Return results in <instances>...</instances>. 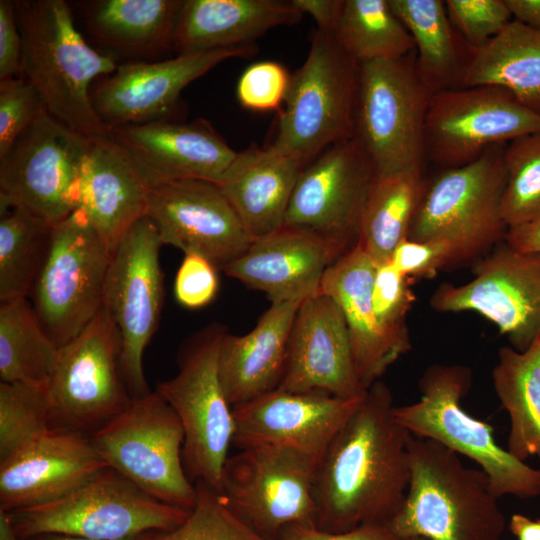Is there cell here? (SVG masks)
<instances>
[{
    "instance_id": "obj_1",
    "label": "cell",
    "mask_w": 540,
    "mask_h": 540,
    "mask_svg": "<svg viewBox=\"0 0 540 540\" xmlns=\"http://www.w3.org/2000/svg\"><path fill=\"white\" fill-rule=\"evenodd\" d=\"M394 407L391 390L376 381L319 461L314 498L320 529L388 525L400 511L410 483L412 434L396 421Z\"/></svg>"
},
{
    "instance_id": "obj_2",
    "label": "cell",
    "mask_w": 540,
    "mask_h": 540,
    "mask_svg": "<svg viewBox=\"0 0 540 540\" xmlns=\"http://www.w3.org/2000/svg\"><path fill=\"white\" fill-rule=\"evenodd\" d=\"M22 38V73L39 92L48 113L90 138H111L93 108L90 84L113 73L112 57L91 48L64 0H16Z\"/></svg>"
},
{
    "instance_id": "obj_3",
    "label": "cell",
    "mask_w": 540,
    "mask_h": 540,
    "mask_svg": "<svg viewBox=\"0 0 540 540\" xmlns=\"http://www.w3.org/2000/svg\"><path fill=\"white\" fill-rule=\"evenodd\" d=\"M410 483L388 524L400 540H500L506 520L483 470L431 439L411 435Z\"/></svg>"
},
{
    "instance_id": "obj_4",
    "label": "cell",
    "mask_w": 540,
    "mask_h": 540,
    "mask_svg": "<svg viewBox=\"0 0 540 540\" xmlns=\"http://www.w3.org/2000/svg\"><path fill=\"white\" fill-rule=\"evenodd\" d=\"M471 384L472 371L467 366L431 365L419 380L420 399L395 406L394 417L412 435L431 439L478 464L498 498L539 496L540 469L532 468L499 446L493 428L462 407L461 400Z\"/></svg>"
},
{
    "instance_id": "obj_5",
    "label": "cell",
    "mask_w": 540,
    "mask_h": 540,
    "mask_svg": "<svg viewBox=\"0 0 540 540\" xmlns=\"http://www.w3.org/2000/svg\"><path fill=\"white\" fill-rule=\"evenodd\" d=\"M358 83L359 64L333 33L317 29L305 62L291 76L269 146L306 166L327 148L352 139Z\"/></svg>"
},
{
    "instance_id": "obj_6",
    "label": "cell",
    "mask_w": 540,
    "mask_h": 540,
    "mask_svg": "<svg viewBox=\"0 0 540 540\" xmlns=\"http://www.w3.org/2000/svg\"><path fill=\"white\" fill-rule=\"evenodd\" d=\"M191 510L162 503L106 467L69 494L9 512L21 540L54 532L91 540H126L179 527Z\"/></svg>"
},
{
    "instance_id": "obj_7",
    "label": "cell",
    "mask_w": 540,
    "mask_h": 540,
    "mask_svg": "<svg viewBox=\"0 0 540 540\" xmlns=\"http://www.w3.org/2000/svg\"><path fill=\"white\" fill-rule=\"evenodd\" d=\"M505 146H491L475 161L444 169L427 182L408 239L447 240L457 263L478 260L504 242Z\"/></svg>"
},
{
    "instance_id": "obj_8",
    "label": "cell",
    "mask_w": 540,
    "mask_h": 540,
    "mask_svg": "<svg viewBox=\"0 0 540 540\" xmlns=\"http://www.w3.org/2000/svg\"><path fill=\"white\" fill-rule=\"evenodd\" d=\"M184 429L172 407L155 390L129 405L90 436L105 462L154 499L192 510L195 484L182 460Z\"/></svg>"
},
{
    "instance_id": "obj_9",
    "label": "cell",
    "mask_w": 540,
    "mask_h": 540,
    "mask_svg": "<svg viewBox=\"0 0 540 540\" xmlns=\"http://www.w3.org/2000/svg\"><path fill=\"white\" fill-rule=\"evenodd\" d=\"M415 51L359 64L355 135L376 174L423 170L432 92L419 77Z\"/></svg>"
},
{
    "instance_id": "obj_10",
    "label": "cell",
    "mask_w": 540,
    "mask_h": 540,
    "mask_svg": "<svg viewBox=\"0 0 540 540\" xmlns=\"http://www.w3.org/2000/svg\"><path fill=\"white\" fill-rule=\"evenodd\" d=\"M111 255L81 207L53 225L29 296L42 328L58 348L74 339L102 308Z\"/></svg>"
},
{
    "instance_id": "obj_11",
    "label": "cell",
    "mask_w": 540,
    "mask_h": 540,
    "mask_svg": "<svg viewBox=\"0 0 540 540\" xmlns=\"http://www.w3.org/2000/svg\"><path fill=\"white\" fill-rule=\"evenodd\" d=\"M224 333L214 326L197 334L181 351L178 373L156 387L182 423V460L188 478L193 484L202 481L218 492L234 436L233 409L218 370Z\"/></svg>"
},
{
    "instance_id": "obj_12",
    "label": "cell",
    "mask_w": 540,
    "mask_h": 540,
    "mask_svg": "<svg viewBox=\"0 0 540 540\" xmlns=\"http://www.w3.org/2000/svg\"><path fill=\"white\" fill-rule=\"evenodd\" d=\"M119 331L102 306L59 348L48 385L51 430L91 436L131 402L120 369Z\"/></svg>"
},
{
    "instance_id": "obj_13",
    "label": "cell",
    "mask_w": 540,
    "mask_h": 540,
    "mask_svg": "<svg viewBox=\"0 0 540 540\" xmlns=\"http://www.w3.org/2000/svg\"><path fill=\"white\" fill-rule=\"evenodd\" d=\"M317 465L313 458L288 447L249 446L227 458L220 493L246 525L278 540L287 526L316 524Z\"/></svg>"
},
{
    "instance_id": "obj_14",
    "label": "cell",
    "mask_w": 540,
    "mask_h": 540,
    "mask_svg": "<svg viewBox=\"0 0 540 540\" xmlns=\"http://www.w3.org/2000/svg\"><path fill=\"white\" fill-rule=\"evenodd\" d=\"M161 245L152 221L142 217L112 252L105 279L103 307L119 331L120 369L132 398L151 392L143 354L157 329L163 305Z\"/></svg>"
},
{
    "instance_id": "obj_15",
    "label": "cell",
    "mask_w": 540,
    "mask_h": 540,
    "mask_svg": "<svg viewBox=\"0 0 540 540\" xmlns=\"http://www.w3.org/2000/svg\"><path fill=\"white\" fill-rule=\"evenodd\" d=\"M91 142L44 111L0 159V197L52 225L62 221L80 206Z\"/></svg>"
},
{
    "instance_id": "obj_16",
    "label": "cell",
    "mask_w": 540,
    "mask_h": 540,
    "mask_svg": "<svg viewBox=\"0 0 540 540\" xmlns=\"http://www.w3.org/2000/svg\"><path fill=\"white\" fill-rule=\"evenodd\" d=\"M540 133V114L493 85L433 93L425 125L426 157L443 169L478 159L489 147Z\"/></svg>"
},
{
    "instance_id": "obj_17",
    "label": "cell",
    "mask_w": 540,
    "mask_h": 540,
    "mask_svg": "<svg viewBox=\"0 0 540 540\" xmlns=\"http://www.w3.org/2000/svg\"><path fill=\"white\" fill-rule=\"evenodd\" d=\"M473 274L464 284L442 283L430 297L432 309L478 313L514 349L526 350L540 335V255L502 242L476 260Z\"/></svg>"
},
{
    "instance_id": "obj_18",
    "label": "cell",
    "mask_w": 540,
    "mask_h": 540,
    "mask_svg": "<svg viewBox=\"0 0 540 540\" xmlns=\"http://www.w3.org/2000/svg\"><path fill=\"white\" fill-rule=\"evenodd\" d=\"M375 174L372 160L355 137L327 148L301 170L283 227L320 236L347 253L358 243Z\"/></svg>"
},
{
    "instance_id": "obj_19",
    "label": "cell",
    "mask_w": 540,
    "mask_h": 540,
    "mask_svg": "<svg viewBox=\"0 0 540 540\" xmlns=\"http://www.w3.org/2000/svg\"><path fill=\"white\" fill-rule=\"evenodd\" d=\"M146 217L162 245L202 256L222 269L239 258L253 239L218 185L200 180L164 183L151 189Z\"/></svg>"
},
{
    "instance_id": "obj_20",
    "label": "cell",
    "mask_w": 540,
    "mask_h": 540,
    "mask_svg": "<svg viewBox=\"0 0 540 540\" xmlns=\"http://www.w3.org/2000/svg\"><path fill=\"white\" fill-rule=\"evenodd\" d=\"M253 45L177 55L163 61L129 62L91 90L94 110L110 129L173 120L182 90L219 63L255 54Z\"/></svg>"
},
{
    "instance_id": "obj_21",
    "label": "cell",
    "mask_w": 540,
    "mask_h": 540,
    "mask_svg": "<svg viewBox=\"0 0 540 540\" xmlns=\"http://www.w3.org/2000/svg\"><path fill=\"white\" fill-rule=\"evenodd\" d=\"M362 399L273 390L233 408L232 444L238 449L254 445L288 447L319 463Z\"/></svg>"
},
{
    "instance_id": "obj_22",
    "label": "cell",
    "mask_w": 540,
    "mask_h": 540,
    "mask_svg": "<svg viewBox=\"0 0 540 540\" xmlns=\"http://www.w3.org/2000/svg\"><path fill=\"white\" fill-rule=\"evenodd\" d=\"M277 389L325 392L346 399L365 396L367 390L356 372L346 321L339 305L327 294L319 292L301 303Z\"/></svg>"
},
{
    "instance_id": "obj_23",
    "label": "cell",
    "mask_w": 540,
    "mask_h": 540,
    "mask_svg": "<svg viewBox=\"0 0 540 540\" xmlns=\"http://www.w3.org/2000/svg\"><path fill=\"white\" fill-rule=\"evenodd\" d=\"M153 188L181 180L218 185L236 153L204 120H160L111 128Z\"/></svg>"
},
{
    "instance_id": "obj_24",
    "label": "cell",
    "mask_w": 540,
    "mask_h": 540,
    "mask_svg": "<svg viewBox=\"0 0 540 540\" xmlns=\"http://www.w3.org/2000/svg\"><path fill=\"white\" fill-rule=\"evenodd\" d=\"M106 467L89 436L51 430L0 463V509L13 512L55 501Z\"/></svg>"
},
{
    "instance_id": "obj_25",
    "label": "cell",
    "mask_w": 540,
    "mask_h": 540,
    "mask_svg": "<svg viewBox=\"0 0 540 540\" xmlns=\"http://www.w3.org/2000/svg\"><path fill=\"white\" fill-rule=\"evenodd\" d=\"M344 254L320 236L283 227L254 239L223 271L263 291L271 303L303 301L321 292L325 271Z\"/></svg>"
},
{
    "instance_id": "obj_26",
    "label": "cell",
    "mask_w": 540,
    "mask_h": 540,
    "mask_svg": "<svg viewBox=\"0 0 540 540\" xmlns=\"http://www.w3.org/2000/svg\"><path fill=\"white\" fill-rule=\"evenodd\" d=\"M302 302L271 303L247 334L224 333L218 370L225 397L232 409L279 387L285 371L292 326Z\"/></svg>"
},
{
    "instance_id": "obj_27",
    "label": "cell",
    "mask_w": 540,
    "mask_h": 540,
    "mask_svg": "<svg viewBox=\"0 0 540 540\" xmlns=\"http://www.w3.org/2000/svg\"><path fill=\"white\" fill-rule=\"evenodd\" d=\"M151 189L124 148L111 138L92 139L82 172L79 207L111 252L145 216Z\"/></svg>"
},
{
    "instance_id": "obj_28",
    "label": "cell",
    "mask_w": 540,
    "mask_h": 540,
    "mask_svg": "<svg viewBox=\"0 0 540 540\" xmlns=\"http://www.w3.org/2000/svg\"><path fill=\"white\" fill-rule=\"evenodd\" d=\"M376 265L357 244L325 271L321 292L333 298L346 321L353 360L368 390L402 356L380 327L372 305Z\"/></svg>"
},
{
    "instance_id": "obj_29",
    "label": "cell",
    "mask_w": 540,
    "mask_h": 540,
    "mask_svg": "<svg viewBox=\"0 0 540 540\" xmlns=\"http://www.w3.org/2000/svg\"><path fill=\"white\" fill-rule=\"evenodd\" d=\"M303 14L292 1L184 0L173 34L177 55L249 46L272 28Z\"/></svg>"
},
{
    "instance_id": "obj_30",
    "label": "cell",
    "mask_w": 540,
    "mask_h": 540,
    "mask_svg": "<svg viewBox=\"0 0 540 540\" xmlns=\"http://www.w3.org/2000/svg\"><path fill=\"white\" fill-rule=\"evenodd\" d=\"M303 167L270 146L236 153L218 187L253 240L283 228Z\"/></svg>"
},
{
    "instance_id": "obj_31",
    "label": "cell",
    "mask_w": 540,
    "mask_h": 540,
    "mask_svg": "<svg viewBox=\"0 0 540 540\" xmlns=\"http://www.w3.org/2000/svg\"><path fill=\"white\" fill-rule=\"evenodd\" d=\"M182 0L81 2L88 32L102 45L128 56L152 58L172 48Z\"/></svg>"
},
{
    "instance_id": "obj_32",
    "label": "cell",
    "mask_w": 540,
    "mask_h": 540,
    "mask_svg": "<svg viewBox=\"0 0 540 540\" xmlns=\"http://www.w3.org/2000/svg\"><path fill=\"white\" fill-rule=\"evenodd\" d=\"M500 86L540 114V31L512 20L497 36L471 47L461 87Z\"/></svg>"
},
{
    "instance_id": "obj_33",
    "label": "cell",
    "mask_w": 540,
    "mask_h": 540,
    "mask_svg": "<svg viewBox=\"0 0 540 540\" xmlns=\"http://www.w3.org/2000/svg\"><path fill=\"white\" fill-rule=\"evenodd\" d=\"M415 44L416 70L432 92L461 87L470 48L452 26L442 0H388Z\"/></svg>"
},
{
    "instance_id": "obj_34",
    "label": "cell",
    "mask_w": 540,
    "mask_h": 540,
    "mask_svg": "<svg viewBox=\"0 0 540 540\" xmlns=\"http://www.w3.org/2000/svg\"><path fill=\"white\" fill-rule=\"evenodd\" d=\"M492 383L510 420L508 452L523 462L535 456L540 463V335L524 351L501 347Z\"/></svg>"
},
{
    "instance_id": "obj_35",
    "label": "cell",
    "mask_w": 540,
    "mask_h": 540,
    "mask_svg": "<svg viewBox=\"0 0 540 540\" xmlns=\"http://www.w3.org/2000/svg\"><path fill=\"white\" fill-rule=\"evenodd\" d=\"M427 181L423 170L375 174L358 231V245L375 265L390 262L395 248L409 238Z\"/></svg>"
},
{
    "instance_id": "obj_36",
    "label": "cell",
    "mask_w": 540,
    "mask_h": 540,
    "mask_svg": "<svg viewBox=\"0 0 540 540\" xmlns=\"http://www.w3.org/2000/svg\"><path fill=\"white\" fill-rule=\"evenodd\" d=\"M59 348L42 328L28 298L1 303V382L48 388Z\"/></svg>"
},
{
    "instance_id": "obj_37",
    "label": "cell",
    "mask_w": 540,
    "mask_h": 540,
    "mask_svg": "<svg viewBox=\"0 0 540 540\" xmlns=\"http://www.w3.org/2000/svg\"><path fill=\"white\" fill-rule=\"evenodd\" d=\"M53 225L0 197V301L28 298L46 258Z\"/></svg>"
},
{
    "instance_id": "obj_38",
    "label": "cell",
    "mask_w": 540,
    "mask_h": 540,
    "mask_svg": "<svg viewBox=\"0 0 540 540\" xmlns=\"http://www.w3.org/2000/svg\"><path fill=\"white\" fill-rule=\"evenodd\" d=\"M333 35L358 64L398 59L415 51L411 35L388 0H343Z\"/></svg>"
},
{
    "instance_id": "obj_39",
    "label": "cell",
    "mask_w": 540,
    "mask_h": 540,
    "mask_svg": "<svg viewBox=\"0 0 540 540\" xmlns=\"http://www.w3.org/2000/svg\"><path fill=\"white\" fill-rule=\"evenodd\" d=\"M50 431L48 388L0 383V463Z\"/></svg>"
},
{
    "instance_id": "obj_40",
    "label": "cell",
    "mask_w": 540,
    "mask_h": 540,
    "mask_svg": "<svg viewBox=\"0 0 540 540\" xmlns=\"http://www.w3.org/2000/svg\"><path fill=\"white\" fill-rule=\"evenodd\" d=\"M506 185L501 216L508 228L540 217V133L516 138L504 149Z\"/></svg>"
},
{
    "instance_id": "obj_41",
    "label": "cell",
    "mask_w": 540,
    "mask_h": 540,
    "mask_svg": "<svg viewBox=\"0 0 540 540\" xmlns=\"http://www.w3.org/2000/svg\"><path fill=\"white\" fill-rule=\"evenodd\" d=\"M197 501L176 529L157 532L151 540H277L265 537L240 520L222 494L202 481L195 483Z\"/></svg>"
},
{
    "instance_id": "obj_42",
    "label": "cell",
    "mask_w": 540,
    "mask_h": 540,
    "mask_svg": "<svg viewBox=\"0 0 540 540\" xmlns=\"http://www.w3.org/2000/svg\"><path fill=\"white\" fill-rule=\"evenodd\" d=\"M410 280L387 262L376 266L372 286V305L376 319L402 355L411 348L406 319L415 295Z\"/></svg>"
},
{
    "instance_id": "obj_43",
    "label": "cell",
    "mask_w": 540,
    "mask_h": 540,
    "mask_svg": "<svg viewBox=\"0 0 540 540\" xmlns=\"http://www.w3.org/2000/svg\"><path fill=\"white\" fill-rule=\"evenodd\" d=\"M46 110L41 95L23 75L0 80V159Z\"/></svg>"
},
{
    "instance_id": "obj_44",
    "label": "cell",
    "mask_w": 540,
    "mask_h": 540,
    "mask_svg": "<svg viewBox=\"0 0 540 540\" xmlns=\"http://www.w3.org/2000/svg\"><path fill=\"white\" fill-rule=\"evenodd\" d=\"M445 7L454 29L473 48L497 36L513 20L505 0H447Z\"/></svg>"
},
{
    "instance_id": "obj_45",
    "label": "cell",
    "mask_w": 540,
    "mask_h": 540,
    "mask_svg": "<svg viewBox=\"0 0 540 540\" xmlns=\"http://www.w3.org/2000/svg\"><path fill=\"white\" fill-rule=\"evenodd\" d=\"M290 80L288 71L278 62L266 60L251 64L238 80V101L253 111H280Z\"/></svg>"
},
{
    "instance_id": "obj_46",
    "label": "cell",
    "mask_w": 540,
    "mask_h": 540,
    "mask_svg": "<svg viewBox=\"0 0 540 540\" xmlns=\"http://www.w3.org/2000/svg\"><path fill=\"white\" fill-rule=\"evenodd\" d=\"M390 263L410 279L433 278L442 268L456 264L457 259L453 245L447 240L406 239L395 248Z\"/></svg>"
},
{
    "instance_id": "obj_47",
    "label": "cell",
    "mask_w": 540,
    "mask_h": 540,
    "mask_svg": "<svg viewBox=\"0 0 540 540\" xmlns=\"http://www.w3.org/2000/svg\"><path fill=\"white\" fill-rule=\"evenodd\" d=\"M216 270L202 256L185 254L175 278L177 301L187 308H199L208 304L218 289Z\"/></svg>"
},
{
    "instance_id": "obj_48",
    "label": "cell",
    "mask_w": 540,
    "mask_h": 540,
    "mask_svg": "<svg viewBox=\"0 0 540 540\" xmlns=\"http://www.w3.org/2000/svg\"><path fill=\"white\" fill-rule=\"evenodd\" d=\"M22 73V38L14 1L0 0V80Z\"/></svg>"
},
{
    "instance_id": "obj_49",
    "label": "cell",
    "mask_w": 540,
    "mask_h": 540,
    "mask_svg": "<svg viewBox=\"0 0 540 540\" xmlns=\"http://www.w3.org/2000/svg\"><path fill=\"white\" fill-rule=\"evenodd\" d=\"M278 540H400L388 525H365L356 529L333 533L317 527L315 523H299L285 527Z\"/></svg>"
},
{
    "instance_id": "obj_50",
    "label": "cell",
    "mask_w": 540,
    "mask_h": 540,
    "mask_svg": "<svg viewBox=\"0 0 540 540\" xmlns=\"http://www.w3.org/2000/svg\"><path fill=\"white\" fill-rule=\"evenodd\" d=\"M302 13L316 21L318 30L333 33L339 18L343 0H291Z\"/></svg>"
},
{
    "instance_id": "obj_51",
    "label": "cell",
    "mask_w": 540,
    "mask_h": 540,
    "mask_svg": "<svg viewBox=\"0 0 540 540\" xmlns=\"http://www.w3.org/2000/svg\"><path fill=\"white\" fill-rule=\"evenodd\" d=\"M504 242L517 251L540 255V217L508 228Z\"/></svg>"
},
{
    "instance_id": "obj_52",
    "label": "cell",
    "mask_w": 540,
    "mask_h": 540,
    "mask_svg": "<svg viewBox=\"0 0 540 540\" xmlns=\"http://www.w3.org/2000/svg\"><path fill=\"white\" fill-rule=\"evenodd\" d=\"M512 19L540 31V0H505Z\"/></svg>"
},
{
    "instance_id": "obj_53",
    "label": "cell",
    "mask_w": 540,
    "mask_h": 540,
    "mask_svg": "<svg viewBox=\"0 0 540 540\" xmlns=\"http://www.w3.org/2000/svg\"><path fill=\"white\" fill-rule=\"evenodd\" d=\"M509 529L518 540H540V519L533 520L522 514H514Z\"/></svg>"
},
{
    "instance_id": "obj_54",
    "label": "cell",
    "mask_w": 540,
    "mask_h": 540,
    "mask_svg": "<svg viewBox=\"0 0 540 540\" xmlns=\"http://www.w3.org/2000/svg\"><path fill=\"white\" fill-rule=\"evenodd\" d=\"M157 532H149L145 533L130 539L126 540H151ZM26 540H91L79 536L64 534V533H54V532H46V533H40L37 535H34L32 537H29Z\"/></svg>"
},
{
    "instance_id": "obj_55",
    "label": "cell",
    "mask_w": 540,
    "mask_h": 540,
    "mask_svg": "<svg viewBox=\"0 0 540 540\" xmlns=\"http://www.w3.org/2000/svg\"><path fill=\"white\" fill-rule=\"evenodd\" d=\"M0 540H21L17 535L10 513L0 509Z\"/></svg>"
},
{
    "instance_id": "obj_56",
    "label": "cell",
    "mask_w": 540,
    "mask_h": 540,
    "mask_svg": "<svg viewBox=\"0 0 540 540\" xmlns=\"http://www.w3.org/2000/svg\"><path fill=\"white\" fill-rule=\"evenodd\" d=\"M403 540H427V539L424 538V537H420V536H413V537H408V538L403 539Z\"/></svg>"
}]
</instances>
